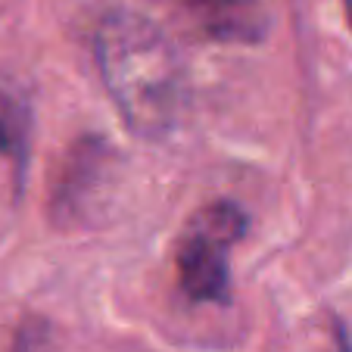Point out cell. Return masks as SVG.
Returning a JSON list of instances; mask_svg holds the SVG:
<instances>
[{
  "mask_svg": "<svg viewBox=\"0 0 352 352\" xmlns=\"http://www.w3.org/2000/svg\"><path fill=\"white\" fill-rule=\"evenodd\" d=\"M94 56L109 100L138 138L160 140L178 128L190 85L184 60L160 25L116 10L100 22Z\"/></svg>",
  "mask_w": 352,
  "mask_h": 352,
  "instance_id": "obj_1",
  "label": "cell"
},
{
  "mask_svg": "<svg viewBox=\"0 0 352 352\" xmlns=\"http://www.w3.org/2000/svg\"><path fill=\"white\" fill-rule=\"evenodd\" d=\"M122 156L107 138L85 134L72 140L50 178V219L60 228L94 225L113 203Z\"/></svg>",
  "mask_w": 352,
  "mask_h": 352,
  "instance_id": "obj_2",
  "label": "cell"
},
{
  "mask_svg": "<svg viewBox=\"0 0 352 352\" xmlns=\"http://www.w3.org/2000/svg\"><path fill=\"white\" fill-rule=\"evenodd\" d=\"M231 246L184 231L178 240V284L193 302H225L231 293Z\"/></svg>",
  "mask_w": 352,
  "mask_h": 352,
  "instance_id": "obj_3",
  "label": "cell"
},
{
  "mask_svg": "<svg viewBox=\"0 0 352 352\" xmlns=\"http://www.w3.org/2000/svg\"><path fill=\"white\" fill-rule=\"evenodd\" d=\"M206 38L221 44H259L268 34L262 0H181Z\"/></svg>",
  "mask_w": 352,
  "mask_h": 352,
  "instance_id": "obj_4",
  "label": "cell"
},
{
  "mask_svg": "<svg viewBox=\"0 0 352 352\" xmlns=\"http://www.w3.org/2000/svg\"><path fill=\"white\" fill-rule=\"evenodd\" d=\"M28 128H32V113H28L25 100L13 97L10 91H0V153L13 160L19 184L28 160V134H32Z\"/></svg>",
  "mask_w": 352,
  "mask_h": 352,
  "instance_id": "obj_5",
  "label": "cell"
},
{
  "mask_svg": "<svg viewBox=\"0 0 352 352\" xmlns=\"http://www.w3.org/2000/svg\"><path fill=\"white\" fill-rule=\"evenodd\" d=\"M44 349H47V331H44V324H38V321H28V324H22L19 337H16L13 352H44Z\"/></svg>",
  "mask_w": 352,
  "mask_h": 352,
  "instance_id": "obj_6",
  "label": "cell"
},
{
  "mask_svg": "<svg viewBox=\"0 0 352 352\" xmlns=\"http://www.w3.org/2000/svg\"><path fill=\"white\" fill-rule=\"evenodd\" d=\"M346 13H349V22H352V0H346Z\"/></svg>",
  "mask_w": 352,
  "mask_h": 352,
  "instance_id": "obj_7",
  "label": "cell"
}]
</instances>
